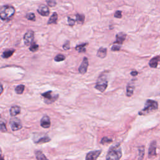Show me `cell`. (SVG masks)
Here are the masks:
<instances>
[{
    "mask_svg": "<svg viewBox=\"0 0 160 160\" xmlns=\"http://www.w3.org/2000/svg\"><path fill=\"white\" fill-rule=\"evenodd\" d=\"M15 8L10 5H5L0 10V18L3 21L10 20L15 14Z\"/></svg>",
    "mask_w": 160,
    "mask_h": 160,
    "instance_id": "obj_1",
    "label": "cell"
},
{
    "mask_svg": "<svg viewBox=\"0 0 160 160\" xmlns=\"http://www.w3.org/2000/svg\"><path fill=\"white\" fill-rule=\"evenodd\" d=\"M158 108V102L152 100H148L146 101L145 107L141 112H139L140 115H146L154 111L157 110Z\"/></svg>",
    "mask_w": 160,
    "mask_h": 160,
    "instance_id": "obj_2",
    "label": "cell"
},
{
    "mask_svg": "<svg viewBox=\"0 0 160 160\" xmlns=\"http://www.w3.org/2000/svg\"><path fill=\"white\" fill-rule=\"evenodd\" d=\"M122 156L121 148L119 145L113 146L110 148L106 156V159H119Z\"/></svg>",
    "mask_w": 160,
    "mask_h": 160,
    "instance_id": "obj_3",
    "label": "cell"
},
{
    "mask_svg": "<svg viewBox=\"0 0 160 160\" xmlns=\"http://www.w3.org/2000/svg\"><path fill=\"white\" fill-rule=\"evenodd\" d=\"M108 86L107 76L105 74H101L97 80L95 88L100 92H104Z\"/></svg>",
    "mask_w": 160,
    "mask_h": 160,
    "instance_id": "obj_4",
    "label": "cell"
},
{
    "mask_svg": "<svg viewBox=\"0 0 160 160\" xmlns=\"http://www.w3.org/2000/svg\"><path fill=\"white\" fill-rule=\"evenodd\" d=\"M42 96L44 97V102H46V103L50 104L58 98L59 96L58 95H53L52 91H48L46 93H43Z\"/></svg>",
    "mask_w": 160,
    "mask_h": 160,
    "instance_id": "obj_5",
    "label": "cell"
},
{
    "mask_svg": "<svg viewBox=\"0 0 160 160\" xmlns=\"http://www.w3.org/2000/svg\"><path fill=\"white\" fill-rule=\"evenodd\" d=\"M34 32L32 30H29L25 34L23 39L25 45L29 46L33 43L34 40Z\"/></svg>",
    "mask_w": 160,
    "mask_h": 160,
    "instance_id": "obj_6",
    "label": "cell"
},
{
    "mask_svg": "<svg viewBox=\"0 0 160 160\" xmlns=\"http://www.w3.org/2000/svg\"><path fill=\"white\" fill-rule=\"evenodd\" d=\"M10 124L11 130L13 131L20 130L22 128V127H23V125H22L21 121L18 118L11 119L10 121Z\"/></svg>",
    "mask_w": 160,
    "mask_h": 160,
    "instance_id": "obj_7",
    "label": "cell"
},
{
    "mask_svg": "<svg viewBox=\"0 0 160 160\" xmlns=\"http://www.w3.org/2000/svg\"><path fill=\"white\" fill-rule=\"evenodd\" d=\"M88 65H89V63H88V59L87 58L84 57L83 58V60L82 61V63L80 65V66L79 67V73H81V74H85L87 72V69L88 68Z\"/></svg>",
    "mask_w": 160,
    "mask_h": 160,
    "instance_id": "obj_8",
    "label": "cell"
},
{
    "mask_svg": "<svg viewBox=\"0 0 160 160\" xmlns=\"http://www.w3.org/2000/svg\"><path fill=\"white\" fill-rule=\"evenodd\" d=\"M37 11L42 16H48L50 15V10H49L48 7L44 4H41L39 6Z\"/></svg>",
    "mask_w": 160,
    "mask_h": 160,
    "instance_id": "obj_9",
    "label": "cell"
},
{
    "mask_svg": "<svg viewBox=\"0 0 160 160\" xmlns=\"http://www.w3.org/2000/svg\"><path fill=\"white\" fill-rule=\"evenodd\" d=\"M101 153V150L93 151V152H91L87 154L86 159H87V160H88V159H90V160L96 159H98V158L99 157Z\"/></svg>",
    "mask_w": 160,
    "mask_h": 160,
    "instance_id": "obj_10",
    "label": "cell"
},
{
    "mask_svg": "<svg viewBox=\"0 0 160 160\" xmlns=\"http://www.w3.org/2000/svg\"><path fill=\"white\" fill-rule=\"evenodd\" d=\"M41 126L43 128H49L51 126V121L50 118L47 115L44 116L41 119Z\"/></svg>",
    "mask_w": 160,
    "mask_h": 160,
    "instance_id": "obj_11",
    "label": "cell"
},
{
    "mask_svg": "<svg viewBox=\"0 0 160 160\" xmlns=\"http://www.w3.org/2000/svg\"><path fill=\"white\" fill-rule=\"evenodd\" d=\"M156 141H153L150 145L149 148V157L151 158L152 156H156Z\"/></svg>",
    "mask_w": 160,
    "mask_h": 160,
    "instance_id": "obj_12",
    "label": "cell"
},
{
    "mask_svg": "<svg viewBox=\"0 0 160 160\" xmlns=\"http://www.w3.org/2000/svg\"><path fill=\"white\" fill-rule=\"evenodd\" d=\"M126 34L124 33H123V32H121V33H119L116 34V43H118V44H123V43L124 41V40H125L126 39Z\"/></svg>",
    "mask_w": 160,
    "mask_h": 160,
    "instance_id": "obj_13",
    "label": "cell"
},
{
    "mask_svg": "<svg viewBox=\"0 0 160 160\" xmlns=\"http://www.w3.org/2000/svg\"><path fill=\"white\" fill-rule=\"evenodd\" d=\"M160 61V56H156L154 57L149 62V65L151 68H156L158 67V63Z\"/></svg>",
    "mask_w": 160,
    "mask_h": 160,
    "instance_id": "obj_14",
    "label": "cell"
},
{
    "mask_svg": "<svg viewBox=\"0 0 160 160\" xmlns=\"http://www.w3.org/2000/svg\"><path fill=\"white\" fill-rule=\"evenodd\" d=\"M21 112V108L18 106H13L10 108V113L12 116H15L16 115L20 114Z\"/></svg>",
    "mask_w": 160,
    "mask_h": 160,
    "instance_id": "obj_15",
    "label": "cell"
},
{
    "mask_svg": "<svg viewBox=\"0 0 160 160\" xmlns=\"http://www.w3.org/2000/svg\"><path fill=\"white\" fill-rule=\"evenodd\" d=\"M15 50L14 49H8V50H4L2 54V58L4 59H7L13 55L15 53Z\"/></svg>",
    "mask_w": 160,
    "mask_h": 160,
    "instance_id": "obj_16",
    "label": "cell"
},
{
    "mask_svg": "<svg viewBox=\"0 0 160 160\" xmlns=\"http://www.w3.org/2000/svg\"><path fill=\"white\" fill-rule=\"evenodd\" d=\"M107 55V49L105 48H100L97 52V56L100 58H105Z\"/></svg>",
    "mask_w": 160,
    "mask_h": 160,
    "instance_id": "obj_17",
    "label": "cell"
},
{
    "mask_svg": "<svg viewBox=\"0 0 160 160\" xmlns=\"http://www.w3.org/2000/svg\"><path fill=\"white\" fill-rule=\"evenodd\" d=\"M58 14L57 13L54 12L53 13V15L51 16L50 18L49 19L48 21V25H51V24H56L57 23L58 20Z\"/></svg>",
    "mask_w": 160,
    "mask_h": 160,
    "instance_id": "obj_18",
    "label": "cell"
},
{
    "mask_svg": "<svg viewBox=\"0 0 160 160\" xmlns=\"http://www.w3.org/2000/svg\"><path fill=\"white\" fill-rule=\"evenodd\" d=\"M135 90V86H133V84H129L126 88V95L128 97H130L133 95Z\"/></svg>",
    "mask_w": 160,
    "mask_h": 160,
    "instance_id": "obj_19",
    "label": "cell"
},
{
    "mask_svg": "<svg viewBox=\"0 0 160 160\" xmlns=\"http://www.w3.org/2000/svg\"><path fill=\"white\" fill-rule=\"evenodd\" d=\"M50 141V138L48 136H44L42 138H40L37 141H35L34 142L38 144H43L44 143H47Z\"/></svg>",
    "mask_w": 160,
    "mask_h": 160,
    "instance_id": "obj_20",
    "label": "cell"
},
{
    "mask_svg": "<svg viewBox=\"0 0 160 160\" xmlns=\"http://www.w3.org/2000/svg\"><path fill=\"white\" fill-rule=\"evenodd\" d=\"M87 45V43H83L81 44H78L76 47V50L79 53H83L86 51V46Z\"/></svg>",
    "mask_w": 160,
    "mask_h": 160,
    "instance_id": "obj_21",
    "label": "cell"
},
{
    "mask_svg": "<svg viewBox=\"0 0 160 160\" xmlns=\"http://www.w3.org/2000/svg\"><path fill=\"white\" fill-rule=\"evenodd\" d=\"M85 20V16L81 14H76V21L79 24H83Z\"/></svg>",
    "mask_w": 160,
    "mask_h": 160,
    "instance_id": "obj_22",
    "label": "cell"
},
{
    "mask_svg": "<svg viewBox=\"0 0 160 160\" xmlns=\"http://www.w3.org/2000/svg\"><path fill=\"white\" fill-rule=\"evenodd\" d=\"M25 86L23 85V84H20V85L17 86L15 88V91L17 93V94L19 95H21L22 93H23L24 90H25Z\"/></svg>",
    "mask_w": 160,
    "mask_h": 160,
    "instance_id": "obj_23",
    "label": "cell"
},
{
    "mask_svg": "<svg viewBox=\"0 0 160 160\" xmlns=\"http://www.w3.org/2000/svg\"><path fill=\"white\" fill-rule=\"evenodd\" d=\"M26 18L29 21H34L36 20V16L33 13H28L26 15Z\"/></svg>",
    "mask_w": 160,
    "mask_h": 160,
    "instance_id": "obj_24",
    "label": "cell"
},
{
    "mask_svg": "<svg viewBox=\"0 0 160 160\" xmlns=\"http://www.w3.org/2000/svg\"><path fill=\"white\" fill-rule=\"evenodd\" d=\"M35 154H36V157L37 159H47V158L40 151H37L35 153Z\"/></svg>",
    "mask_w": 160,
    "mask_h": 160,
    "instance_id": "obj_25",
    "label": "cell"
},
{
    "mask_svg": "<svg viewBox=\"0 0 160 160\" xmlns=\"http://www.w3.org/2000/svg\"><path fill=\"white\" fill-rule=\"evenodd\" d=\"M38 48H39V46L36 43H33L30 45L29 50L32 52H35V51H36L38 50Z\"/></svg>",
    "mask_w": 160,
    "mask_h": 160,
    "instance_id": "obj_26",
    "label": "cell"
},
{
    "mask_svg": "<svg viewBox=\"0 0 160 160\" xmlns=\"http://www.w3.org/2000/svg\"><path fill=\"white\" fill-rule=\"evenodd\" d=\"M65 60V56L63 55L59 54L57 56H55V61L56 62H60V61H63Z\"/></svg>",
    "mask_w": 160,
    "mask_h": 160,
    "instance_id": "obj_27",
    "label": "cell"
},
{
    "mask_svg": "<svg viewBox=\"0 0 160 160\" xmlns=\"http://www.w3.org/2000/svg\"><path fill=\"white\" fill-rule=\"evenodd\" d=\"M46 1L48 4V5L51 8L56 6L57 4L56 0H46Z\"/></svg>",
    "mask_w": 160,
    "mask_h": 160,
    "instance_id": "obj_28",
    "label": "cell"
},
{
    "mask_svg": "<svg viewBox=\"0 0 160 160\" xmlns=\"http://www.w3.org/2000/svg\"><path fill=\"white\" fill-rule=\"evenodd\" d=\"M113 141L112 139L110 138H108L107 137H104L103 139L101 140V143L103 144V145H105V144H106V143H112Z\"/></svg>",
    "mask_w": 160,
    "mask_h": 160,
    "instance_id": "obj_29",
    "label": "cell"
},
{
    "mask_svg": "<svg viewBox=\"0 0 160 160\" xmlns=\"http://www.w3.org/2000/svg\"><path fill=\"white\" fill-rule=\"evenodd\" d=\"M144 154H145V149L144 147H141L139 149V158L138 159H143L144 158Z\"/></svg>",
    "mask_w": 160,
    "mask_h": 160,
    "instance_id": "obj_30",
    "label": "cell"
},
{
    "mask_svg": "<svg viewBox=\"0 0 160 160\" xmlns=\"http://www.w3.org/2000/svg\"><path fill=\"white\" fill-rule=\"evenodd\" d=\"M120 49H121V46L119 45V44L116 43V44H114V45L112 46V50L113 51H118L120 50Z\"/></svg>",
    "mask_w": 160,
    "mask_h": 160,
    "instance_id": "obj_31",
    "label": "cell"
},
{
    "mask_svg": "<svg viewBox=\"0 0 160 160\" xmlns=\"http://www.w3.org/2000/svg\"><path fill=\"white\" fill-rule=\"evenodd\" d=\"M75 22H76V21L72 19V18H70V17L68 18V23L69 26H74L75 25Z\"/></svg>",
    "mask_w": 160,
    "mask_h": 160,
    "instance_id": "obj_32",
    "label": "cell"
},
{
    "mask_svg": "<svg viewBox=\"0 0 160 160\" xmlns=\"http://www.w3.org/2000/svg\"><path fill=\"white\" fill-rule=\"evenodd\" d=\"M63 48L65 50H68L70 48V43L69 41H66L65 43L63 44Z\"/></svg>",
    "mask_w": 160,
    "mask_h": 160,
    "instance_id": "obj_33",
    "label": "cell"
},
{
    "mask_svg": "<svg viewBox=\"0 0 160 160\" xmlns=\"http://www.w3.org/2000/svg\"><path fill=\"white\" fill-rule=\"evenodd\" d=\"M1 131L2 132H6L7 131L6 124L3 123V121H2L1 122Z\"/></svg>",
    "mask_w": 160,
    "mask_h": 160,
    "instance_id": "obj_34",
    "label": "cell"
},
{
    "mask_svg": "<svg viewBox=\"0 0 160 160\" xmlns=\"http://www.w3.org/2000/svg\"><path fill=\"white\" fill-rule=\"evenodd\" d=\"M114 17L116 18H122V12L121 11H116L114 13Z\"/></svg>",
    "mask_w": 160,
    "mask_h": 160,
    "instance_id": "obj_35",
    "label": "cell"
},
{
    "mask_svg": "<svg viewBox=\"0 0 160 160\" xmlns=\"http://www.w3.org/2000/svg\"><path fill=\"white\" fill-rule=\"evenodd\" d=\"M138 73L137 72H136V71H133V72H131V74L132 75V76H136V75H138Z\"/></svg>",
    "mask_w": 160,
    "mask_h": 160,
    "instance_id": "obj_36",
    "label": "cell"
}]
</instances>
